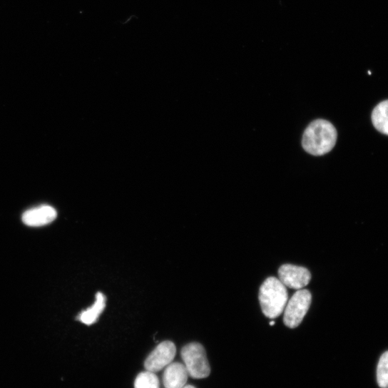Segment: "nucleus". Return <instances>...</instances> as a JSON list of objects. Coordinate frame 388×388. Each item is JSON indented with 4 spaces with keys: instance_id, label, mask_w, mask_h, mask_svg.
Returning <instances> with one entry per match:
<instances>
[{
    "instance_id": "obj_8",
    "label": "nucleus",
    "mask_w": 388,
    "mask_h": 388,
    "mask_svg": "<svg viewBox=\"0 0 388 388\" xmlns=\"http://www.w3.org/2000/svg\"><path fill=\"white\" fill-rule=\"evenodd\" d=\"M56 217L57 213L53 208L44 205L26 212L23 221L30 227H41L52 223Z\"/></svg>"
},
{
    "instance_id": "obj_5",
    "label": "nucleus",
    "mask_w": 388,
    "mask_h": 388,
    "mask_svg": "<svg viewBox=\"0 0 388 388\" xmlns=\"http://www.w3.org/2000/svg\"><path fill=\"white\" fill-rule=\"evenodd\" d=\"M279 280L287 287L300 290L306 287L312 279L308 269L295 265L285 264L278 270Z\"/></svg>"
},
{
    "instance_id": "obj_10",
    "label": "nucleus",
    "mask_w": 388,
    "mask_h": 388,
    "mask_svg": "<svg viewBox=\"0 0 388 388\" xmlns=\"http://www.w3.org/2000/svg\"><path fill=\"white\" fill-rule=\"evenodd\" d=\"M372 121L379 133L388 136V101L379 103L374 109Z\"/></svg>"
},
{
    "instance_id": "obj_1",
    "label": "nucleus",
    "mask_w": 388,
    "mask_h": 388,
    "mask_svg": "<svg viewBox=\"0 0 388 388\" xmlns=\"http://www.w3.org/2000/svg\"><path fill=\"white\" fill-rule=\"evenodd\" d=\"M337 140V132L334 126L329 121L317 120L306 129L302 146L308 153L320 156L330 152Z\"/></svg>"
},
{
    "instance_id": "obj_13",
    "label": "nucleus",
    "mask_w": 388,
    "mask_h": 388,
    "mask_svg": "<svg viewBox=\"0 0 388 388\" xmlns=\"http://www.w3.org/2000/svg\"><path fill=\"white\" fill-rule=\"evenodd\" d=\"M183 388H196L195 387L191 385V384H185Z\"/></svg>"
},
{
    "instance_id": "obj_11",
    "label": "nucleus",
    "mask_w": 388,
    "mask_h": 388,
    "mask_svg": "<svg viewBox=\"0 0 388 388\" xmlns=\"http://www.w3.org/2000/svg\"><path fill=\"white\" fill-rule=\"evenodd\" d=\"M135 388H160V380L155 372L146 370L137 376Z\"/></svg>"
},
{
    "instance_id": "obj_7",
    "label": "nucleus",
    "mask_w": 388,
    "mask_h": 388,
    "mask_svg": "<svg viewBox=\"0 0 388 388\" xmlns=\"http://www.w3.org/2000/svg\"><path fill=\"white\" fill-rule=\"evenodd\" d=\"M188 371L185 365L175 362L168 364L164 371L163 382L165 388H183L187 382Z\"/></svg>"
},
{
    "instance_id": "obj_9",
    "label": "nucleus",
    "mask_w": 388,
    "mask_h": 388,
    "mask_svg": "<svg viewBox=\"0 0 388 388\" xmlns=\"http://www.w3.org/2000/svg\"><path fill=\"white\" fill-rule=\"evenodd\" d=\"M106 307V297L99 292L96 295L94 304L83 312L79 316V320L86 325H91L98 320Z\"/></svg>"
},
{
    "instance_id": "obj_3",
    "label": "nucleus",
    "mask_w": 388,
    "mask_h": 388,
    "mask_svg": "<svg viewBox=\"0 0 388 388\" xmlns=\"http://www.w3.org/2000/svg\"><path fill=\"white\" fill-rule=\"evenodd\" d=\"M181 357L188 375L194 379L210 376L211 367L204 347L198 342L186 344L181 349Z\"/></svg>"
},
{
    "instance_id": "obj_4",
    "label": "nucleus",
    "mask_w": 388,
    "mask_h": 388,
    "mask_svg": "<svg viewBox=\"0 0 388 388\" xmlns=\"http://www.w3.org/2000/svg\"><path fill=\"white\" fill-rule=\"evenodd\" d=\"M312 299V294L308 290L300 289L288 300L283 317L286 327L295 329L301 325L310 308Z\"/></svg>"
},
{
    "instance_id": "obj_12",
    "label": "nucleus",
    "mask_w": 388,
    "mask_h": 388,
    "mask_svg": "<svg viewBox=\"0 0 388 388\" xmlns=\"http://www.w3.org/2000/svg\"><path fill=\"white\" fill-rule=\"evenodd\" d=\"M377 383L381 388H388V351L380 357L377 369Z\"/></svg>"
},
{
    "instance_id": "obj_14",
    "label": "nucleus",
    "mask_w": 388,
    "mask_h": 388,
    "mask_svg": "<svg viewBox=\"0 0 388 388\" xmlns=\"http://www.w3.org/2000/svg\"><path fill=\"white\" fill-rule=\"evenodd\" d=\"M275 322H271L270 323V326H273V325H275Z\"/></svg>"
},
{
    "instance_id": "obj_6",
    "label": "nucleus",
    "mask_w": 388,
    "mask_h": 388,
    "mask_svg": "<svg viewBox=\"0 0 388 388\" xmlns=\"http://www.w3.org/2000/svg\"><path fill=\"white\" fill-rule=\"evenodd\" d=\"M175 354V344L170 341H165L149 354L145 361V367L155 373L159 372L173 362Z\"/></svg>"
},
{
    "instance_id": "obj_2",
    "label": "nucleus",
    "mask_w": 388,
    "mask_h": 388,
    "mask_svg": "<svg viewBox=\"0 0 388 388\" xmlns=\"http://www.w3.org/2000/svg\"><path fill=\"white\" fill-rule=\"evenodd\" d=\"M259 300L265 316L276 319L284 312L288 302L287 288L278 278L270 277L260 286Z\"/></svg>"
}]
</instances>
